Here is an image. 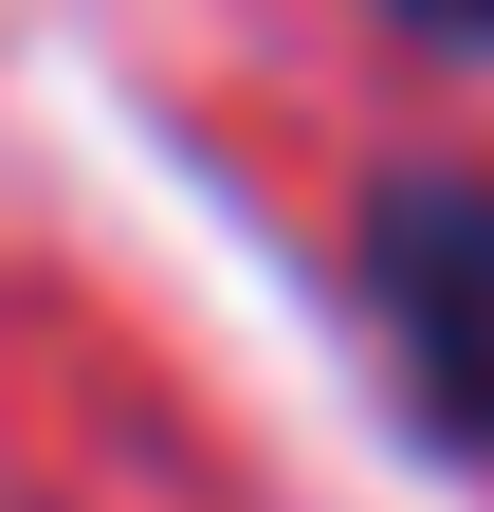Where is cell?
<instances>
[{"label": "cell", "instance_id": "1", "mask_svg": "<svg viewBox=\"0 0 494 512\" xmlns=\"http://www.w3.org/2000/svg\"><path fill=\"white\" fill-rule=\"evenodd\" d=\"M348 275H366V330H385L403 403L440 421L458 458H494V183H476V165H403V183H366Z\"/></svg>", "mask_w": 494, "mask_h": 512}, {"label": "cell", "instance_id": "2", "mask_svg": "<svg viewBox=\"0 0 494 512\" xmlns=\"http://www.w3.org/2000/svg\"><path fill=\"white\" fill-rule=\"evenodd\" d=\"M421 37H458V55H494V0H403Z\"/></svg>", "mask_w": 494, "mask_h": 512}]
</instances>
